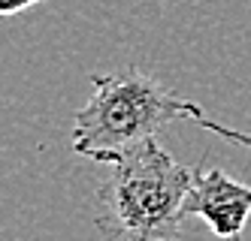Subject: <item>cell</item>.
<instances>
[{
    "mask_svg": "<svg viewBox=\"0 0 251 241\" xmlns=\"http://www.w3.org/2000/svg\"><path fill=\"white\" fill-rule=\"evenodd\" d=\"M203 130H209V133H215V136H221V139H227V142H233V145H242V148H248L251 151V133H239V130H230V127H224V124H218V121H209L206 115L197 121Z\"/></svg>",
    "mask_w": 251,
    "mask_h": 241,
    "instance_id": "277c9868",
    "label": "cell"
},
{
    "mask_svg": "<svg viewBox=\"0 0 251 241\" xmlns=\"http://www.w3.org/2000/svg\"><path fill=\"white\" fill-rule=\"evenodd\" d=\"M37 3H46V0H0V15H15V12H25Z\"/></svg>",
    "mask_w": 251,
    "mask_h": 241,
    "instance_id": "5b68a950",
    "label": "cell"
},
{
    "mask_svg": "<svg viewBox=\"0 0 251 241\" xmlns=\"http://www.w3.org/2000/svg\"><path fill=\"white\" fill-rule=\"evenodd\" d=\"M94 94L73 118V151L109 166L173 121H200L203 109L176 97L136 66L94 72Z\"/></svg>",
    "mask_w": 251,
    "mask_h": 241,
    "instance_id": "7a4b0ae2",
    "label": "cell"
},
{
    "mask_svg": "<svg viewBox=\"0 0 251 241\" xmlns=\"http://www.w3.org/2000/svg\"><path fill=\"white\" fill-rule=\"evenodd\" d=\"M197 169L146 139L106 166L97 184L94 226L112 241H176L188 220Z\"/></svg>",
    "mask_w": 251,
    "mask_h": 241,
    "instance_id": "6da1fadb",
    "label": "cell"
},
{
    "mask_svg": "<svg viewBox=\"0 0 251 241\" xmlns=\"http://www.w3.org/2000/svg\"><path fill=\"white\" fill-rule=\"evenodd\" d=\"M185 211L188 217L203 220L215 238L236 241L251 217V184L230 178L218 166L197 169Z\"/></svg>",
    "mask_w": 251,
    "mask_h": 241,
    "instance_id": "3957f363",
    "label": "cell"
}]
</instances>
